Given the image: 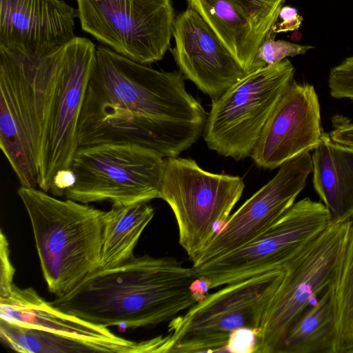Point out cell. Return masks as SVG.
<instances>
[{"label":"cell","mask_w":353,"mask_h":353,"mask_svg":"<svg viewBox=\"0 0 353 353\" xmlns=\"http://www.w3.org/2000/svg\"><path fill=\"white\" fill-rule=\"evenodd\" d=\"M312 172L310 152L283 163L268 183L230 216L209 243L192 259V266L224 255L261 235L295 203Z\"/></svg>","instance_id":"cell-14"},{"label":"cell","mask_w":353,"mask_h":353,"mask_svg":"<svg viewBox=\"0 0 353 353\" xmlns=\"http://www.w3.org/2000/svg\"><path fill=\"white\" fill-rule=\"evenodd\" d=\"M272 31L259 45L254 61L252 70L266 65L276 64L288 57L304 54L314 48L310 45H300L283 40H275Z\"/></svg>","instance_id":"cell-26"},{"label":"cell","mask_w":353,"mask_h":353,"mask_svg":"<svg viewBox=\"0 0 353 353\" xmlns=\"http://www.w3.org/2000/svg\"><path fill=\"white\" fill-rule=\"evenodd\" d=\"M244 188L241 177L205 171L192 159H165L161 199L174 213L179 243L190 261L219 231L218 225L223 228Z\"/></svg>","instance_id":"cell-6"},{"label":"cell","mask_w":353,"mask_h":353,"mask_svg":"<svg viewBox=\"0 0 353 353\" xmlns=\"http://www.w3.org/2000/svg\"><path fill=\"white\" fill-rule=\"evenodd\" d=\"M77 9L63 0H0V47L42 56L74 37Z\"/></svg>","instance_id":"cell-17"},{"label":"cell","mask_w":353,"mask_h":353,"mask_svg":"<svg viewBox=\"0 0 353 353\" xmlns=\"http://www.w3.org/2000/svg\"><path fill=\"white\" fill-rule=\"evenodd\" d=\"M204 125L159 120L85 97L78 121V148L130 144L162 157H176L197 140Z\"/></svg>","instance_id":"cell-13"},{"label":"cell","mask_w":353,"mask_h":353,"mask_svg":"<svg viewBox=\"0 0 353 353\" xmlns=\"http://www.w3.org/2000/svg\"><path fill=\"white\" fill-rule=\"evenodd\" d=\"M81 28L115 52L149 65L170 46L171 0H77Z\"/></svg>","instance_id":"cell-10"},{"label":"cell","mask_w":353,"mask_h":353,"mask_svg":"<svg viewBox=\"0 0 353 353\" xmlns=\"http://www.w3.org/2000/svg\"><path fill=\"white\" fill-rule=\"evenodd\" d=\"M75 182V174L71 168L59 170L53 176L50 192L57 196L64 195L65 191Z\"/></svg>","instance_id":"cell-31"},{"label":"cell","mask_w":353,"mask_h":353,"mask_svg":"<svg viewBox=\"0 0 353 353\" xmlns=\"http://www.w3.org/2000/svg\"><path fill=\"white\" fill-rule=\"evenodd\" d=\"M256 334L250 329L241 328L232 333L228 345L227 352H255Z\"/></svg>","instance_id":"cell-29"},{"label":"cell","mask_w":353,"mask_h":353,"mask_svg":"<svg viewBox=\"0 0 353 353\" xmlns=\"http://www.w3.org/2000/svg\"><path fill=\"white\" fill-rule=\"evenodd\" d=\"M352 353H353V352H352Z\"/></svg>","instance_id":"cell-33"},{"label":"cell","mask_w":353,"mask_h":353,"mask_svg":"<svg viewBox=\"0 0 353 353\" xmlns=\"http://www.w3.org/2000/svg\"><path fill=\"white\" fill-rule=\"evenodd\" d=\"M0 298L10 294L13 287L14 268L10 259L9 244L6 235L1 230L0 235Z\"/></svg>","instance_id":"cell-28"},{"label":"cell","mask_w":353,"mask_h":353,"mask_svg":"<svg viewBox=\"0 0 353 353\" xmlns=\"http://www.w3.org/2000/svg\"><path fill=\"white\" fill-rule=\"evenodd\" d=\"M330 224L324 204L306 197L294 203L253 241L192 268L209 289L282 270L307 242Z\"/></svg>","instance_id":"cell-9"},{"label":"cell","mask_w":353,"mask_h":353,"mask_svg":"<svg viewBox=\"0 0 353 353\" xmlns=\"http://www.w3.org/2000/svg\"><path fill=\"white\" fill-rule=\"evenodd\" d=\"M329 288L336 319L337 353L353 352V218Z\"/></svg>","instance_id":"cell-24"},{"label":"cell","mask_w":353,"mask_h":353,"mask_svg":"<svg viewBox=\"0 0 353 353\" xmlns=\"http://www.w3.org/2000/svg\"><path fill=\"white\" fill-rule=\"evenodd\" d=\"M192 267L172 257L134 256L117 266L98 268L50 302L92 323L128 328L155 325L198 302Z\"/></svg>","instance_id":"cell-1"},{"label":"cell","mask_w":353,"mask_h":353,"mask_svg":"<svg viewBox=\"0 0 353 353\" xmlns=\"http://www.w3.org/2000/svg\"><path fill=\"white\" fill-rule=\"evenodd\" d=\"M0 319L72 337L111 342L128 340L105 327L57 309L32 288H20L14 284L9 294L0 298Z\"/></svg>","instance_id":"cell-18"},{"label":"cell","mask_w":353,"mask_h":353,"mask_svg":"<svg viewBox=\"0 0 353 353\" xmlns=\"http://www.w3.org/2000/svg\"><path fill=\"white\" fill-rule=\"evenodd\" d=\"M85 98L127 108L150 118L205 125L206 113L185 86L181 72L155 70L97 47Z\"/></svg>","instance_id":"cell-3"},{"label":"cell","mask_w":353,"mask_h":353,"mask_svg":"<svg viewBox=\"0 0 353 353\" xmlns=\"http://www.w3.org/2000/svg\"><path fill=\"white\" fill-rule=\"evenodd\" d=\"M313 185L331 223L353 218V147L333 141L323 132L312 156Z\"/></svg>","instance_id":"cell-19"},{"label":"cell","mask_w":353,"mask_h":353,"mask_svg":"<svg viewBox=\"0 0 353 353\" xmlns=\"http://www.w3.org/2000/svg\"><path fill=\"white\" fill-rule=\"evenodd\" d=\"M334 130L330 132L331 139L343 145L353 147V123L347 119L336 118Z\"/></svg>","instance_id":"cell-32"},{"label":"cell","mask_w":353,"mask_h":353,"mask_svg":"<svg viewBox=\"0 0 353 353\" xmlns=\"http://www.w3.org/2000/svg\"><path fill=\"white\" fill-rule=\"evenodd\" d=\"M65 47L38 169V187L46 192L58 170L70 168L78 149V121L96 62L97 47L88 38L76 36Z\"/></svg>","instance_id":"cell-12"},{"label":"cell","mask_w":353,"mask_h":353,"mask_svg":"<svg viewBox=\"0 0 353 353\" xmlns=\"http://www.w3.org/2000/svg\"><path fill=\"white\" fill-rule=\"evenodd\" d=\"M348 222L330 224L283 269L256 333L255 352L276 353L291 325L330 285Z\"/></svg>","instance_id":"cell-8"},{"label":"cell","mask_w":353,"mask_h":353,"mask_svg":"<svg viewBox=\"0 0 353 353\" xmlns=\"http://www.w3.org/2000/svg\"><path fill=\"white\" fill-rule=\"evenodd\" d=\"M0 336L8 346L19 352H159V338L135 342L88 340L19 325L0 319Z\"/></svg>","instance_id":"cell-20"},{"label":"cell","mask_w":353,"mask_h":353,"mask_svg":"<svg viewBox=\"0 0 353 353\" xmlns=\"http://www.w3.org/2000/svg\"><path fill=\"white\" fill-rule=\"evenodd\" d=\"M323 133L314 88L293 80L268 119L250 157L259 167L274 169L314 150Z\"/></svg>","instance_id":"cell-15"},{"label":"cell","mask_w":353,"mask_h":353,"mask_svg":"<svg viewBox=\"0 0 353 353\" xmlns=\"http://www.w3.org/2000/svg\"><path fill=\"white\" fill-rule=\"evenodd\" d=\"M65 44L47 54L34 57L15 54L0 47V115L24 132L37 169Z\"/></svg>","instance_id":"cell-11"},{"label":"cell","mask_w":353,"mask_h":353,"mask_svg":"<svg viewBox=\"0 0 353 353\" xmlns=\"http://www.w3.org/2000/svg\"><path fill=\"white\" fill-rule=\"evenodd\" d=\"M294 74L292 63L285 59L246 72L212 99L204 125L208 147L235 160L250 157Z\"/></svg>","instance_id":"cell-5"},{"label":"cell","mask_w":353,"mask_h":353,"mask_svg":"<svg viewBox=\"0 0 353 353\" xmlns=\"http://www.w3.org/2000/svg\"><path fill=\"white\" fill-rule=\"evenodd\" d=\"M328 85L332 97L353 100V56L330 70Z\"/></svg>","instance_id":"cell-27"},{"label":"cell","mask_w":353,"mask_h":353,"mask_svg":"<svg viewBox=\"0 0 353 353\" xmlns=\"http://www.w3.org/2000/svg\"><path fill=\"white\" fill-rule=\"evenodd\" d=\"M248 19L260 45L272 31L285 0H235Z\"/></svg>","instance_id":"cell-25"},{"label":"cell","mask_w":353,"mask_h":353,"mask_svg":"<svg viewBox=\"0 0 353 353\" xmlns=\"http://www.w3.org/2000/svg\"><path fill=\"white\" fill-rule=\"evenodd\" d=\"M165 159L130 144L78 148L70 168L76 176L64 195L82 203L132 204L161 199Z\"/></svg>","instance_id":"cell-7"},{"label":"cell","mask_w":353,"mask_h":353,"mask_svg":"<svg viewBox=\"0 0 353 353\" xmlns=\"http://www.w3.org/2000/svg\"><path fill=\"white\" fill-rule=\"evenodd\" d=\"M248 72L259 46L251 24L235 0H187Z\"/></svg>","instance_id":"cell-21"},{"label":"cell","mask_w":353,"mask_h":353,"mask_svg":"<svg viewBox=\"0 0 353 353\" xmlns=\"http://www.w3.org/2000/svg\"><path fill=\"white\" fill-rule=\"evenodd\" d=\"M282 270L228 284L173 318L168 329L169 352H227L234 331L248 328L256 334Z\"/></svg>","instance_id":"cell-4"},{"label":"cell","mask_w":353,"mask_h":353,"mask_svg":"<svg viewBox=\"0 0 353 353\" xmlns=\"http://www.w3.org/2000/svg\"><path fill=\"white\" fill-rule=\"evenodd\" d=\"M146 203L112 204L105 212L99 268H111L134 256V249L154 214Z\"/></svg>","instance_id":"cell-22"},{"label":"cell","mask_w":353,"mask_h":353,"mask_svg":"<svg viewBox=\"0 0 353 353\" xmlns=\"http://www.w3.org/2000/svg\"><path fill=\"white\" fill-rule=\"evenodd\" d=\"M29 216L43 275L56 296L99 268L105 211L41 190H17Z\"/></svg>","instance_id":"cell-2"},{"label":"cell","mask_w":353,"mask_h":353,"mask_svg":"<svg viewBox=\"0 0 353 353\" xmlns=\"http://www.w3.org/2000/svg\"><path fill=\"white\" fill-rule=\"evenodd\" d=\"M276 353H337L336 313L329 286L291 325Z\"/></svg>","instance_id":"cell-23"},{"label":"cell","mask_w":353,"mask_h":353,"mask_svg":"<svg viewBox=\"0 0 353 353\" xmlns=\"http://www.w3.org/2000/svg\"><path fill=\"white\" fill-rule=\"evenodd\" d=\"M171 50L180 72L212 99L246 72L202 17L190 6L175 17Z\"/></svg>","instance_id":"cell-16"},{"label":"cell","mask_w":353,"mask_h":353,"mask_svg":"<svg viewBox=\"0 0 353 353\" xmlns=\"http://www.w3.org/2000/svg\"><path fill=\"white\" fill-rule=\"evenodd\" d=\"M279 17L282 21L280 23H276L272 28V32L275 34L298 30L303 19L296 8L289 6H285L281 8Z\"/></svg>","instance_id":"cell-30"}]
</instances>
